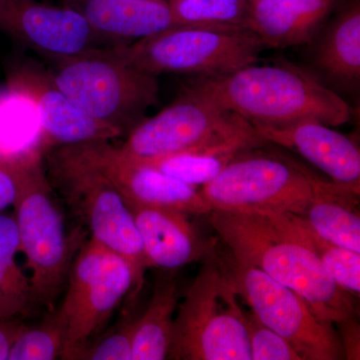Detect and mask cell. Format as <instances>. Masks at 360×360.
I'll return each mask as SVG.
<instances>
[{
  "label": "cell",
  "instance_id": "11",
  "mask_svg": "<svg viewBox=\"0 0 360 360\" xmlns=\"http://www.w3.org/2000/svg\"><path fill=\"white\" fill-rule=\"evenodd\" d=\"M239 296L259 321L292 345L302 360H338L345 356L333 324L319 321L295 291L257 267L232 259L229 266Z\"/></svg>",
  "mask_w": 360,
  "mask_h": 360
},
{
  "label": "cell",
  "instance_id": "6",
  "mask_svg": "<svg viewBox=\"0 0 360 360\" xmlns=\"http://www.w3.org/2000/svg\"><path fill=\"white\" fill-rule=\"evenodd\" d=\"M51 60L49 72L70 101L122 134H129L158 103V77L125 63L113 47Z\"/></svg>",
  "mask_w": 360,
  "mask_h": 360
},
{
  "label": "cell",
  "instance_id": "22",
  "mask_svg": "<svg viewBox=\"0 0 360 360\" xmlns=\"http://www.w3.org/2000/svg\"><path fill=\"white\" fill-rule=\"evenodd\" d=\"M20 236L14 217L0 213V321L30 312L33 304L30 278L16 262Z\"/></svg>",
  "mask_w": 360,
  "mask_h": 360
},
{
  "label": "cell",
  "instance_id": "7",
  "mask_svg": "<svg viewBox=\"0 0 360 360\" xmlns=\"http://www.w3.org/2000/svg\"><path fill=\"white\" fill-rule=\"evenodd\" d=\"M264 45L238 25H174L130 44L113 47L137 70L158 77L179 73L214 77L259 63Z\"/></svg>",
  "mask_w": 360,
  "mask_h": 360
},
{
  "label": "cell",
  "instance_id": "26",
  "mask_svg": "<svg viewBox=\"0 0 360 360\" xmlns=\"http://www.w3.org/2000/svg\"><path fill=\"white\" fill-rule=\"evenodd\" d=\"M66 328L58 310L37 328L22 326L14 340L9 360H52L61 359L65 348Z\"/></svg>",
  "mask_w": 360,
  "mask_h": 360
},
{
  "label": "cell",
  "instance_id": "17",
  "mask_svg": "<svg viewBox=\"0 0 360 360\" xmlns=\"http://www.w3.org/2000/svg\"><path fill=\"white\" fill-rule=\"evenodd\" d=\"M341 0H255L245 27L266 49L312 44Z\"/></svg>",
  "mask_w": 360,
  "mask_h": 360
},
{
  "label": "cell",
  "instance_id": "1",
  "mask_svg": "<svg viewBox=\"0 0 360 360\" xmlns=\"http://www.w3.org/2000/svg\"><path fill=\"white\" fill-rule=\"evenodd\" d=\"M210 222L232 259L252 265L295 291L324 323L356 316L355 296L329 276L297 233L290 213L259 214L212 210Z\"/></svg>",
  "mask_w": 360,
  "mask_h": 360
},
{
  "label": "cell",
  "instance_id": "28",
  "mask_svg": "<svg viewBox=\"0 0 360 360\" xmlns=\"http://www.w3.org/2000/svg\"><path fill=\"white\" fill-rule=\"evenodd\" d=\"M135 322L136 319H130L115 329V333L91 343L82 359L132 360Z\"/></svg>",
  "mask_w": 360,
  "mask_h": 360
},
{
  "label": "cell",
  "instance_id": "25",
  "mask_svg": "<svg viewBox=\"0 0 360 360\" xmlns=\"http://www.w3.org/2000/svg\"><path fill=\"white\" fill-rule=\"evenodd\" d=\"M167 2L175 25H226L245 27L250 9L248 0H167Z\"/></svg>",
  "mask_w": 360,
  "mask_h": 360
},
{
  "label": "cell",
  "instance_id": "19",
  "mask_svg": "<svg viewBox=\"0 0 360 360\" xmlns=\"http://www.w3.org/2000/svg\"><path fill=\"white\" fill-rule=\"evenodd\" d=\"M314 63L326 79L343 89H359L360 4L350 0L316 37Z\"/></svg>",
  "mask_w": 360,
  "mask_h": 360
},
{
  "label": "cell",
  "instance_id": "23",
  "mask_svg": "<svg viewBox=\"0 0 360 360\" xmlns=\"http://www.w3.org/2000/svg\"><path fill=\"white\" fill-rule=\"evenodd\" d=\"M245 151V150H243ZM243 151L229 149H201L175 155L137 160L155 168L162 174L181 180L191 186H205L219 176L220 172Z\"/></svg>",
  "mask_w": 360,
  "mask_h": 360
},
{
  "label": "cell",
  "instance_id": "3",
  "mask_svg": "<svg viewBox=\"0 0 360 360\" xmlns=\"http://www.w3.org/2000/svg\"><path fill=\"white\" fill-rule=\"evenodd\" d=\"M20 165L14 201V220L20 252L30 271L33 304L56 311V300L66 283L71 264L82 245V233H68L56 193L42 165L41 151L30 148L13 153Z\"/></svg>",
  "mask_w": 360,
  "mask_h": 360
},
{
  "label": "cell",
  "instance_id": "30",
  "mask_svg": "<svg viewBox=\"0 0 360 360\" xmlns=\"http://www.w3.org/2000/svg\"><path fill=\"white\" fill-rule=\"evenodd\" d=\"M340 328L341 345L345 356L350 360H359L360 352V331L356 316L350 317L345 321L338 322Z\"/></svg>",
  "mask_w": 360,
  "mask_h": 360
},
{
  "label": "cell",
  "instance_id": "29",
  "mask_svg": "<svg viewBox=\"0 0 360 360\" xmlns=\"http://www.w3.org/2000/svg\"><path fill=\"white\" fill-rule=\"evenodd\" d=\"M20 181V165L14 155H0V213L13 206Z\"/></svg>",
  "mask_w": 360,
  "mask_h": 360
},
{
  "label": "cell",
  "instance_id": "8",
  "mask_svg": "<svg viewBox=\"0 0 360 360\" xmlns=\"http://www.w3.org/2000/svg\"><path fill=\"white\" fill-rule=\"evenodd\" d=\"M127 134L120 148L137 160L201 149L248 150L269 144L243 117L186 89L167 108L143 118Z\"/></svg>",
  "mask_w": 360,
  "mask_h": 360
},
{
  "label": "cell",
  "instance_id": "2",
  "mask_svg": "<svg viewBox=\"0 0 360 360\" xmlns=\"http://www.w3.org/2000/svg\"><path fill=\"white\" fill-rule=\"evenodd\" d=\"M257 63L214 77H196L184 89L236 113L253 127L314 120L329 127L349 122L347 101L314 73L292 63Z\"/></svg>",
  "mask_w": 360,
  "mask_h": 360
},
{
  "label": "cell",
  "instance_id": "10",
  "mask_svg": "<svg viewBox=\"0 0 360 360\" xmlns=\"http://www.w3.org/2000/svg\"><path fill=\"white\" fill-rule=\"evenodd\" d=\"M134 286V272L124 258L94 239L82 243L58 310L66 328L61 359H82Z\"/></svg>",
  "mask_w": 360,
  "mask_h": 360
},
{
  "label": "cell",
  "instance_id": "20",
  "mask_svg": "<svg viewBox=\"0 0 360 360\" xmlns=\"http://www.w3.org/2000/svg\"><path fill=\"white\" fill-rule=\"evenodd\" d=\"M359 191L321 179L302 217L322 238L360 253Z\"/></svg>",
  "mask_w": 360,
  "mask_h": 360
},
{
  "label": "cell",
  "instance_id": "13",
  "mask_svg": "<svg viewBox=\"0 0 360 360\" xmlns=\"http://www.w3.org/2000/svg\"><path fill=\"white\" fill-rule=\"evenodd\" d=\"M7 89L34 106L46 148L108 141L122 135L120 130L97 122L78 108L56 85L49 70L34 61L21 60L11 65Z\"/></svg>",
  "mask_w": 360,
  "mask_h": 360
},
{
  "label": "cell",
  "instance_id": "24",
  "mask_svg": "<svg viewBox=\"0 0 360 360\" xmlns=\"http://www.w3.org/2000/svg\"><path fill=\"white\" fill-rule=\"evenodd\" d=\"M291 222L297 233L314 251L324 269L338 285L354 296L360 292V253L347 250L312 231L302 215L290 213Z\"/></svg>",
  "mask_w": 360,
  "mask_h": 360
},
{
  "label": "cell",
  "instance_id": "9",
  "mask_svg": "<svg viewBox=\"0 0 360 360\" xmlns=\"http://www.w3.org/2000/svg\"><path fill=\"white\" fill-rule=\"evenodd\" d=\"M262 148L243 151L202 186L200 193L210 210L304 214L321 179L290 158Z\"/></svg>",
  "mask_w": 360,
  "mask_h": 360
},
{
  "label": "cell",
  "instance_id": "27",
  "mask_svg": "<svg viewBox=\"0 0 360 360\" xmlns=\"http://www.w3.org/2000/svg\"><path fill=\"white\" fill-rule=\"evenodd\" d=\"M245 326L252 360H302L288 340L262 323L253 312L245 310Z\"/></svg>",
  "mask_w": 360,
  "mask_h": 360
},
{
  "label": "cell",
  "instance_id": "32",
  "mask_svg": "<svg viewBox=\"0 0 360 360\" xmlns=\"http://www.w3.org/2000/svg\"><path fill=\"white\" fill-rule=\"evenodd\" d=\"M248 2L255 1V0H248Z\"/></svg>",
  "mask_w": 360,
  "mask_h": 360
},
{
  "label": "cell",
  "instance_id": "21",
  "mask_svg": "<svg viewBox=\"0 0 360 360\" xmlns=\"http://www.w3.org/2000/svg\"><path fill=\"white\" fill-rule=\"evenodd\" d=\"M177 269H160L148 307L135 322L132 360L167 359L179 303Z\"/></svg>",
  "mask_w": 360,
  "mask_h": 360
},
{
  "label": "cell",
  "instance_id": "5",
  "mask_svg": "<svg viewBox=\"0 0 360 360\" xmlns=\"http://www.w3.org/2000/svg\"><path fill=\"white\" fill-rule=\"evenodd\" d=\"M46 174L73 214L89 229L90 238L124 258L134 272L131 296L139 295L149 269L139 232L122 194L105 175L72 146L46 155Z\"/></svg>",
  "mask_w": 360,
  "mask_h": 360
},
{
  "label": "cell",
  "instance_id": "15",
  "mask_svg": "<svg viewBox=\"0 0 360 360\" xmlns=\"http://www.w3.org/2000/svg\"><path fill=\"white\" fill-rule=\"evenodd\" d=\"M255 127L265 142L292 149L328 174L335 184L359 189V148L347 135L314 120Z\"/></svg>",
  "mask_w": 360,
  "mask_h": 360
},
{
  "label": "cell",
  "instance_id": "16",
  "mask_svg": "<svg viewBox=\"0 0 360 360\" xmlns=\"http://www.w3.org/2000/svg\"><path fill=\"white\" fill-rule=\"evenodd\" d=\"M125 202L141 236L149 269H179L203 259L214 248L201 238L186 213L129 200Z\"/></svg>",
  "mask_w": 360,
  "mask_h": 360
},
{
  "label": "cell",
  "instance_id": "14",
  "mask_svg": "<svg viewBox=\"0 0 360 360\" xmlns=\"http://www.w3.org/2000/svg\"><path fill=\"white\" fill-rule=\"evenodd\" d=\"M115 184L125 200L172 208L186 214H208L212 210L195 186L141 165L108 141L72 146Z\"/></svg>",
  "mask_w": 360,
  "mask_h": 360
},
{
  "label": "cell",
  "instance_id": "12",
  "mask_svg": "<svg viewBox=\"0 0 360 360\" xmlns=\"http://www.w3.org/2000/svg\"><path fill=\"white\" fill-rule=\"evenodd\" d=\"M0 30L47 58L118 46L70 7L39 0H0Z\"/></svg>",
  "mask_w": 360,
  "mask_h": 360
},
{
  "label": "cell",
  "instance_id": "4",
  "mask_svg": "<svg viewBox=\"0 0 360 360\" xmlns=\"http://www.w3.org/2000/svg\"><path fill=\"white\" fill-rule=\"evenodd\" d=\"M238 296L229 269L213 248L179 303L167 359L252 360Z\"/></svg>",
  "mask_w": 360,
  "mask_h": 360
},
{
  "label": "cell",
  "instance_id": "31",
  "mask_svg": "<svg viewBox=\"0 0 360 360\" xmlns=\"http://www.w3.org/2000/svg\"><path fill=\"white\" fill-rule=\"evenodd\" d=\"M21 328L22 326H11L9 321H0V360L8 359L9 350Z\"/></svg>",
  "mask_w": 360,
  "mask_h": 360
},
{
  "label": "cell",
  "instance_id": "18",
  "mask_svg": "<svg viewBox=\"0 0 360 360\" xmlns=\"http://www.w3.org/2000/svg\"><path fill=\"white\" fill-rule=\"evenodd\" d=\"M101 37L130 44L175 25L167 0H60Z\"/></svg>",
  "mask_w": 360,
  "mask_h": 360
}]
</instances>
